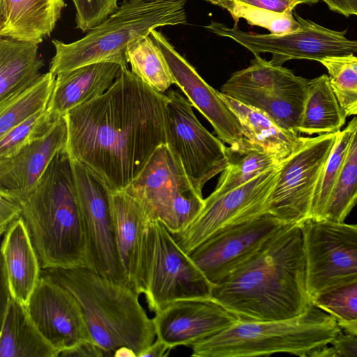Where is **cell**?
Returning <instances> with one entry per match:
<instances>
[{
    "instance_id": "ee69618b",
    "label": "cell",
    "mask_w": 357,
    "mask_h": 357,
    "mask_svg": "<svg viewBox=\"0 0 357 357\" xmlns=\"http://www.w3.org/2000/svg\"><path fill=\"white\" fill-rule=\"evenodd\" d=\"M171 349L165 342L156 337L154 342L142 354L140 357H164L169 354Z\"/></svg>"
},
{
    "instance_id": "836d02e7",
    "label": "cell",
    "mask_w": 357,
    "mask_h": 357,
    "mask_svg": "<svg viewBox=\"0 0 357 357\" xmlns=\"http://www.w3.org/2000/svg\"><path fill=\"white\" fill-rule=\"evenodd\" d=\"M319 62L327 69L331 87L347 116H357V56H328Z\"/></svg>"
},
{
    "instance_id": "9a60e30c",
    "label": "cell",
    "mask_w": 357,
    "mask_h": 357,
    "mask_svg": "<svg viewBox=\"0 0 357 357\" xmlns=\"http://www.w3.org/2000/svg\"><path fill=\"white\" fill-rule=\"evenodd\" d=\"M285 225L265 215L211 236L189 256L213 286L250 259Z\"/></svg>"
},
{
    "instance_id": "681fc988",
    "label": "cell",
    "mask_w": 357,
    "mask_h": 357,
    "mask_svg": "<svg viewBox=\"0 0 357 357\" xmlns=\"http://www.w3.org/2000/svg\"><path fill=\"white\" fill-rule=\"evenodd\" d=\"M317 1H319V0H316Z\"/></svg>"
},
{
    "instance_id": "ba28073f",
    "label": "cell",
    "mask_w": 357,
    "mask_h": 357,
    "mask_svg": "<svg viewBox=\"0 0 357 357\" xmlns=\"http://www.w3.org/2000/svg\"><path fill=\"white\" fill-rule=\"evenodd\" d=\"M172 234L183 231L204 204L178 156L167 144L158 146L140 175L126 189Z\"/></svg>"
},
{
    "instance_id": "8992f818",
    "label": "cell",
    "mask_w": 357,
    "mask_h": 357,
    "mask_svg": "<svg viewBox=\"0 0 357 357\" xmlns=\"http://www.w3.org/2000/svg\"><path fill=\"white\" fill-rule=\"evenodd\" d=\"M187 0H124L117 10L86 32L66 43L52 40L55 53L49 71L57 74L87 64L112 61L127 65L126 51L132 42L160 26L186 23Z\"/></svg>"
},
{
    "instance_id": "d6986e66",
    "label": "cell",
    "mask_w": 357,
    "mask_h": 357,
    "mask_svg": "<svg viewBox=\"0 0 357 357\" xmlns=\"http://www.w3.org/2000/svg\"><path fill=\"white\" fill-rule=\"evenodd\" d=\"M64 116L43 137L16 155L0 158V193L22 201L36 185L55 155L66 146Z\"/></svg>"
},
{
    "instance_id": "e0dca14e",
    "label": "cell",
    "mask_w": 357,
    "mask_h": 357,
    "mask_svg": "<svg viewBox=\"0 0 357 357\" xmlns=\"http://www.w3.org/2000/svg\"><path fill=\"white\" fill-rule=\"evenodd\" d=\"M155 314L156 337L172 349L191 347L242 319L213 297L177 300Z\"/></svg>"
},
{
    "instance_id": "8d00e7d4",
    "label": "cell",
    "mask_w": 357,
    "mask_h": 357,
    "mask_svg": "<svg viewBox=\"0 0 357 357\" xmlns=\"http://www.w3.org/2000/svg\"><path fill=\"white\" fill-rule=\"evenodd\" d=\"M311 300L337 321L357 320V280L329 288Z\"/></svg>"
},
{
    "instance_id": "e575fe53",
    "label": "cell",
    "mask_w": 357,
    "mask_h": 357,
    "mask_svg": "<svg viewBox=\"0 0 357 357\" xmlns=\"http://www.w3.org/2000/svg\"><path fill=\"white\" fill-rule=\"evenodd\" d=\"M300 76L282 66H276L255 56L246 68L235 72L224 84L229 86L255 89L281 87L296 81Z\"/></svg>"
},
{
    "instance_id": "7bdbcfd3",
    "label": "cell",
    "mask_w": 357,
    "mask_h": 357,
    "mask_svg": "<svg viewBox=\"0 0 357 357\" xmlns=\"http://www.w3.org/2000/svg\"><path fill=\"white\" fill-rule=\"evenodd\" d=\"M103 357L105 351L93 340L82 342L74 347L61 351L59 357Z\"/></svg>"
},
{
    "instance_id": "9c48e42d",
    "label": "cell",
    "mask_w": 357,
    "mask_h": 357,
    "mask_svg": "<svg viewBox=\"0 0 357 357\" xmlns=\"http://www.w3.org/2000/svg\"><path fill=\"white\" fill-rule=\"evenodd\" d=\"M337 133L300 136L282 164L268 199V215L285 224L301 225L310 218L315 188Z\"/></svg>"
},
{
    "instance_id": "44dd1931",
    "label": "cell",
    "mask_w": 357,
    "mask_h": 357,
    "mask_svg": "<svg viewBox=\"0 0 357 357\" xmlns=\"http://www.w3.org/2000/svg\"><path fill=\"white\" fill-rule=\"evenodd\" d=\"M2 279L8 294L26 306L41 276V266L26 225L20 217L3 234Z\"/></svg>"
},
{
    "instance_id": "d6a6232c",
    "label": "cell",
    "mask_w": 357,
    "mask_h": 357,
    "mask_svg": "<svg viewBox=\"0 0 357 357\" xmlns=\"http://www.w3.org/2000/svg\"><path fill=\"white\" fill-rule=\"evenodd\" d=\"M357 204V126L323 218L344 222Z\"/></svg>"
},
{
    "instance_id": "7402d4cb",
    "label": "cell",
    "mask_w": 357,
    "mask_h": 357,
    "mask_svg": "<svg viewBox=\"0 0 357 357\" xmlns=\"http://www.w3.org/2000/svg\"><path fill=\"white\" fill-rule=\"evenodd\" d=\"M109 202L120 261L128 285L136 291L144 231L152 215L126 190H110Z\"/></svg>"
},
{
    "instance_id": "1f68e13d",
    "label": "cell",
    "mask_w": 357,
    "mask_h": 357,
    "mask_svg": "<svg viewBox=\"0 0 357 357\" xmlns=\"http://www.w3.org/2000/svg\"><path fill=\"white\" fill-rule=\"evenodd\" d=\"M356 126L357 116L354 117L344 130L337 133L335 144L324 166L315 188L310 218H323Z\"/></svg>"
},
{
    "instance_id": "ac0fdd59",
    "label": "cell",
    "mask_w": 357,
    "mask_h": 357,
    "mask_svg": "<svg viewBox=\"0 0 357 357\" xmlns=\"http://www.w3.org/2000/svg\"><path fill=\"white\" fill-rule=\"evenodd\" d=\"M149 36L163 52L175 78L176 85L192 105L208 121L218 137L229 146L241 142L243 135L241 124L221 98L220 92L205 82L161 32L153 29Z\"/></svg>"
},
{
    "instance_id": "ab89813d",
    "label": "cell",
    "mask_w": 357,
    "mask_h": 357,
    "mask_svg": "<svg viewBox=\"0 0 357 357\" xmlns=\"http://www.w3.org/2000/svg\"><path fill=\"white\" fill-rule=\"evenodd\" d=\"M21 212L20 201L0 193V231L2 236L10 225L20 218Z\"/></svg>"
},
{
    "instance_id": "74e56055",
    "label": "cell",
    "mask_w": 357,
    "mask_h": 357,
    "mask_svg": "<svg viewBox=\"0 0 357 357\" xmlns=\"http://www.w3.org/2000/svg\"><path fill=\"white\" fill-rule=\"evenodd\" d=\"M235 3L231 15L236 24L243 18L249 24L265 28L274 35H285L301 29L291 10L278 13Z\"/></svg>"
},
{
    "instance_id": "6da1fadb",
    "label": "cell",
    "mask_w": 357,
    "mask_h": 357,
    "mask_svg": "<svg viewBox=\"0 0 357 357\" xmlns=\"http://www.w3.org/2000/svg\"><path fill=\"white\" fill-rule=\"evenodd\" d=\"M167 100L121 66L106 92L65 114L64 149L111 190H125L167 144Z\"/></svg>"
},
{
    "instance_id": "3957f363",
    "label": "cell",
    "mask_w": 357,
    "mask_h": 357,
    "mask_svg": "<svg viewBox=\"0 0 357 357\" xmlns=\"http://www.w3.org/2000/svg\"><path fill=\"white\" fill-rule=\"evenodd\" d=\"M21 206L20 217L42 269L88 268L85 228L64 149L21 201Z\"/></svg>"
},
{
    "instance_id": "603a6c76",
    "label": "cell",
    "mask_w": 357,
    "mask_h": 357,
    "mask_svg": "<svg viewBox=\"0 0 357 357\" xmlns=\"http://www.w3.org/2000/svg\"><path fill=\"white\" fill-rule=\"evenodd\" d=\"M309 82L310 79L300 76L294 82L275 89H255L223 84L220 93L261 110L281 128L298 133Z\"/></svg>"
},
{
    "instance_id": "f35d334b",
    "label": "cell",
    "mask_w": 357,
    "mask_h": 357,
    "mask_svg": "<svg viewBox=\"0 0 357 357\" xmlns=\"http://www.w3.org/2000/svg\"><path fill=\"white\" fill-rule=\"evenodd\" d=\"M76 28L83 33L104 21L119 8L118 0H72Z\"/></svg>"
},
{
    "instance_id": "bcb514c9",
    "label": "cell",
    "mask_w": 357,
    "mask_h": 357,
    "mask_svg": "<svg viewBox=\"0 0 357 357\" xmlns=\"http://www.w3.org/2000/svg\"><path fill=\"white\" fill-rule=\"evenodd\" d=\"M337 323L344 333L357 335V320L351 321H337Z\"/></svg>"
},
{
    "instance_id": "b9f144b4",
    "label": "cell",
    "mask_w": 357,
    "mask_h": 357,
    "mask_svg": "<svg viewBox=\"0 0 357 357\" xmlns=\"http://www.w3.org/2000/svg\"><path fill=\"white\" fill-rule=\"evenodd\" d=\"M330 349L332 357H357V335L340 332Z\"/></svg>"
},
{
    "instance_id": "4dcf8cb0",
    "label": "cell",
    "mask_w": 357,
    "mask_h": 357,
    "mask_svg": "<svg viewBox=\"0 0 357 357\" xmlns=\"http://www.w3.org/2000/svg\"><path fill=\"white\" fill-rule=\"evenodd\" d=\"M48 71L31 86L0 102V137L36 112L47 108L56 79Z\"/></svg>"
},
{
    "instance_id": "7a4b0ae2",
    "label": "cell",
    "mask_w": 357,
    "mask_h": 357,
    "mask_svg": "<svg viewBox=\"0 0 357 357\" xmlns=\"http://www.w3.org/2000/svg\"><path fill=\"white\" fill-rule=\"evenodd\" d=\"M212 297L242 319L296 317L312 303L300 224L282 227L245 262L214 284Z\"/></svg>"
},
{
    "instance_id": "5bb4252c",
    "label": "cell",
    "mask_w": 357,
    "mask_h": 357,
    "mask_svg": "<svg viewBox=\"0 0 357 357\" xmlns=\"http://www.w3.org/2000/svg\"><path fill=\"white\" fill-rule=\"evenodd\" d=\"M70 160L85 228L88 268L102 277L128 284L117 250L110 189L84 165Z\"/></svg>"
},
{
    "instance_id": "ffe728a7",
    "label": "cell",
    "mask_w": 357,
    "mask_h": 357,
    "mask_svg": "<svg viewBox=\"0 0 357 357\" xmlns=\"http://www.w3.org/2000/svg\"><path fill=\"white\" fill-rule=\"evenodd\" d=\"M121 65L116 62H96L56 75L47 107L55 121L72 109L106 92L117 78Z\"/></svg>"
},
{
    "instance_id": "8fae6325",
    "label": "cell",
    "mask_w": 357,
    "mask_h": 357,
    "mask_svg": "<svg viewBox=\"0 0 357 357\" xmlns=\"http://www.w3.org/2000/svg\"><path fill=\"white\" fill-rule=\"evenodd\" d=\"M301 226L311 299L329 288L357 280V225L308 218Z\"/></svg>"
},
{
    "instance_id": "52a82bcc",
    "label": "cell",
    "mask_w": 357,
    "mask_h": 357,
    "mask_svg": "<svg viewBox=\"0 0 357 357\" xmlns=\"http://www.w3.org/2000/svg\"><path fill=\"white\" fill-rule=\"evenodd\" d=\"M212 288L165 225L151 217L144 231L136 287L149 310L156 313L177 300L212 297Z\"/></svg>"
},
{
    "instance_id": "d590c367",
    "label": "cell",
    "mask_w": 357,
    "mask_h": 357,
    "mask_svg": "<svg viewBox=\"0 0 357 357\" xmlns=\"http://www.w3.org/2000/svg\"><path fill=\"white\" fill-rule=\"evenodd\" d=\"M46 109L36 112L0 137V158L16 155L54 127L59 119L54 120Z\"/></svg>"
},
{
    "instance_id": "f6af8a7d",
    "label": "cell",
    "mask_w": 357,
    "mask_h": 357,
    "mask_svg": "<svg viewBox=\"0 0 357 357\" xmlns=\"http://www.w3.org/2000/svg\"><path fill=\"white\" fill-rule=\"evenodd\" d=\"M213 5L220 6L227 10L230 15L233 13L236 6L235 0H205Z\"/></svg>"
},
{
    "instance_id": "4316f807",
    "label": "cell",
    "mask_w": 357,
    "mask_h": 357,
    "mask_svg": "<svg viewBox=\"0 0 357 357\" xmlns=\"http://www.w3.org/2000/svg\"><path fill=\"white\" fill-rule=\"evenodd\" d=\"M221 98L238 119L243 137L281 160L295 149L300 135L279 126L261 110L220 92Z\"/></svg>"
},
{
    "instance_id": "7dc6e473",
    "label": "cell",
    "mask_w": 357,
    "mask_h": 357,
    "mask_svg": "<svg viewBox=\"0 0 357 357\" xmlns=\"http://www.w3.org/2000/svg\"><path fill=\"white\" fill-rule=\"evenodd\" d=\"M114 356L115 357H137L136 354L134 351L127 347H121L118 348L114 352Z\"/></svg>"
},
{
    "instance_id": "4fadbf2b",
    "label": "cell",
    "mask_w": 357,
    "mask_h": 357,
    "mask_svg": "<svg viewBox=\"0 0 357 357\" xmlns=\"http://www.w3.org/2000/svg\"><path fill=\"white\" fill-rule=\"evenodd\" d=\"M282 162L215 199L205 198L192 222L181 232L172 234L181 249L189 255L211 236L268 215V199Z\"/></svg>"
},
{
    "instance_id": "83f0119b",
    "label": "cell",
    "mask_w": 357,
    "mask_h": 357,
    "mask_svg": "<svg viewBox=\"0 0 357 357\" xmlns=\"http://www.w3.org/2000/svg\"><path fill=\"white\" fill-rule=\"evenodd\" d=\"M347 117L328 75L324 74L310 79L298 132L307 135L337 133L344 125Z\"/></svg>"
},
{
    "instance_id": "c3c4849f",
    "label": "cell",
    "mask_w": 357,
    "mask_h": 357,
    "mask_svg": "<svg viewBox=\"0 0 357 357\" xmlns=\"http://www.w3.org/2000/svg\"><path fill=\"white\" fill-rule=\"evenodd\" d=\"M6 2V0H0V8L2 7Z\"/></svg>"
},
{
    "instance_id": "484cf974",
    "label": "cell",
    "mask_w": 357,
    "mask_h": 357,
    "mask_svg": "<svg viewBox=\"0 0 357 357\" xmlns=\"http://www.w3.org/2000/svg\"><path fill=\"white\" fill-rule=\"evenodd\" d=\"M38 45L29 41L0 38V102L16 96L41 75L44 61Z\"/></svg>"
},
{
    "instance_id": "f1b7e54d",
    "label": "cell",
    "mask_w": 357,
    "mask_h": 357,
    "mask_svg": "<svg viewBox=\"0 0 357 357\" xmlns=\"http://www.w3.org/2000/svg\"><path fill=\"white\" fill-rule=\"evenodd\" d=\"M227 165L213 192L206 199H215L238 188L262 172L278 166L284 160L268 153L244 137L227 146Z\"/></svg>"
},
{
    "instance_id": "30bf717a",
    "label": "cell",
    "mask_w": 357,
    "mask_h": 357,
    "mask_svg": "<svg viewBox=\"0 0 357 357\" xmlns=\"http://www.w3.org/2000/svg\"><path fill=\"white\" fill-rule=\"evenodd\" d=\"M301 29L285 35L258 34L241 30L236 24L229 27L212 22L204 27L213 33L228 38L243 46L254 55L271 53V63L276 66L292 59L319 60L333 56L357 53V40L345 36L347 30L328 29L296 13Z\"/></svg>"
},
{
    "instance_id": "d4e9b609",
    "label": "cell",
    "mask_w": 357,
    "mask_h": 357,
    "mask_svg": "<svg viewBox=\"0 0 357 357\" xmlns=\"http://www.w3.org/2000/svg\"><path fill=\"white\" fill-rule=\"evenodd\" d=\"M0 357H59L33 324L26 306L10 295L2 310Z\"/></svg>"
},
{
    "instance_id": "cb8c5ba5",
    "label": "cell",
    "mask_w": 357,
    "mask_h": 357,
    "mask_svg": "<svg viewBox=\"0 0 357 357\" xmlns=\"http://www.w3.org/2000/svg\"><path fill=\"white\" fill-rule=\"evenodd\" d=\"M66 6L64 0H6L0 8V37L39 45L51 35Z\"/></svg>"
},
{
    "instance_id": "f546056e",
    "label": "cell",
    "mask_w": 357,
    "mask_h": 357,
    "mask_svg": "<svg viewBox=\"0 0 357 357\" xmlns=\"http://www.w3.org/2000/svg\"><path fill=\"white\" fill-rule=\"evenodd\" d=\"M126 58L130 71L154 90L165 93L176 84L163 52L149 35L131 43Z\"/></svg>"
},
{
    "instance_id": "60d3db41",
    "label": "cell",
    "mask_w": 357,
    "mask_h": 357,
    "mask_svg": "<svg viewBox=\"0 0 357 357\" xmlns=\"http://www.w3.org/2000/svg\"><path fill=\"white\" fill-rule=\"evenodd\" d=\"M236 2L270 11L282 13L301 3H314L316 0H235Z\"/></svg>"
},
{
    "instance_id": "277c9868",
    "label": "cell",
    "mask_w": 357,
    "mask_h": 357,
    "mask_svg": "<svg viewBox=\"0 0 357 357\" xmlns=\"http://www.w3.org/2000/svg\"><path fill=\"white\" fill-rule=\"evenodd\" d=\"M41 275L62 284L76 297L92 339L107 356L127 347L140 357L155 340L153 319L142 306L140 294L128 284L86 267L42 269Z\"/></svg>"
},
{
    "instance_id": "5b68a950",
    "label": "cell",
    "mask_w": 357,
    "mask_h": 357,
    "mask_svg": "<svg viewBox=\"0 0 357 357\" xmlns=\"http://www.w3.org/2000/svg\"><path fill=\"white\" fill-rule=\"evenodd\" d=\"M342 330L337 321L312 303L287 319H241L228 329L191 347L194 357H250L285 353L317 357Z\"/></svg>"
},
{
    "instance_id": "2e32d148",
    "label": "cell",
    "mask_w": 357,
    "mask_h": 357,
    "mask_svg": "<svg viewBox=\"0 0 357 357\" xmlns=\"http://www.w3.org/2000/svg\"><path fill=\"white\" fill-rule=\"evenodd\" d=\"M26 307L36 328L59 355L82 342L93 340L76 297L47 276L41 275Z\"/></svg>"
},
{
    "instance_id": "7c38bea8",
    "label": "cell",
    "mask_w": 357,
    "mask_h": 357,
    "mask_svg": "<svg viewBox=\"0 0 357 357\" xmlns=\"http://www.w3.org/2000/svg\"><path fill=\"white\" fill-rule=\"evenodd\" d=\"M165 93L167 144L202 195L204 185L227 167V146L200 123L187 98L171 89Z\"/></svg>"
}]
</instances>
